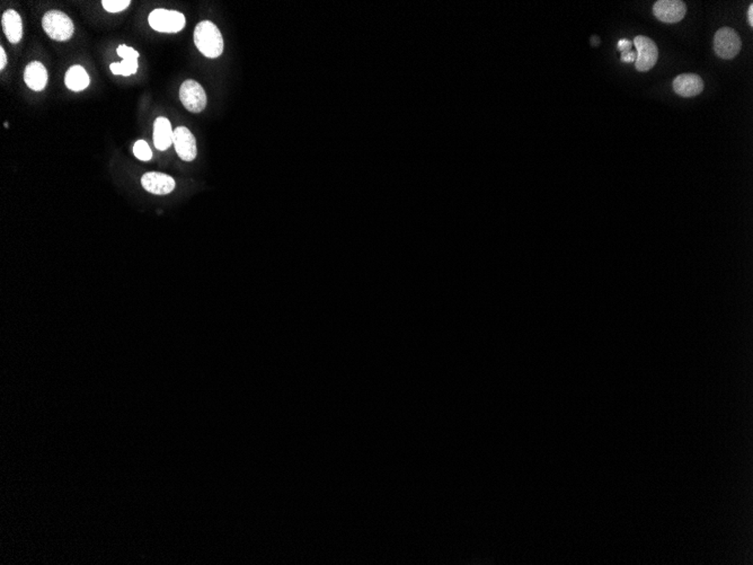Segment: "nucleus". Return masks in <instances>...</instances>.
Returning <instances> with one entry per match:
<instances>
[{
	"mask_svg": "<svg viewBox=\"0 0 753 565\" xmlns=\"http://www.w3.org/2000/svg\"><path fill=\"white\" fill-rule=\"evenodd\" d=\"M704 80L696 73H682L673 80L676 94L681 97H693L703 92Z\"/></svg>",
	"mask_w": 753,
	"mask_h": 565,
	"instance_id": "9d476101",
	"label": "nucleus"
},
{
	"mask_svg": "<svg viewBox=\"0 0 753 565\" xmlns=\"http://www.w3.org/2000/svg\"><path fill=\"white\" fill-rule=\"evenodd\" d=\"M632 47H633V43H632V42L630 41H628V40H626V38H623V40H621V41L618 42L617 45L618 50L621 52L630 51V50H632Z\"/></svg>",
	"mask_w": 753,
	"mask_h": 565,
	"instance_id": "a211bd4d",
	"label": "nucleus"
},
{
	"mask_svg": "<svg viewBox=\"0 0 753 565\" xmlns=\"http://www.w3.org/2000/svg\"><path fill=\"white\" fill-rule=\"evenodd\" d=\"M91 80L88 73L82 66H73L70 67L64 77V84L70 91L80 92L88 87Z\"/></svg>",
	"mask_w": 753,
	"mask_h": 565,
	"instance_id": "2eb2a0df",
	"label": "nucleus"
},
{
	"mask_svg": "<svg viewBox=\"0 0 753 565\" xmlns=\"http://www.w3.org/2000/svg\"><path fill=\"white\" fill-rule=\"evenodd\" d=\"M621 60H623V62H634L636 60V52L632 51V50L621 52Z\"/></svg>",
	"mask_w": 753,
	"mask_h": 565,
	"instance_id": "6ab92c4d",
	"label": "nucleus"
},
{
	"mask_svg": "<svg viewBox=\"0 0 753 565\" xmlns=\"http://www.w3.org/2000/svg\"><path fill=\"white\" fill-rule=\"evenodd\" d=\"M7 64V56L3 48H0V69L3 70Z\"/></svg>",
	"mask_w": 753,
	"mask_h": 565,
	"instance_id": "aec40b11",
	"label": "nucleus"
},
{
	"mask_svg": "<svg viewBox=\"0 0 753 565\" xmlns=\"http://www.w3.org/2000/svg\"><path fill=\"white\" fill-rule=\"evenodd\" d=\"M1 25H3V33L10 43L16 45L22 40L23 22L16 10H6L1 17Z\"/></svg>",
	"mask_w": 753,
	"mask_h": 565,
	"instance_id": "ddd939ff",
	"label": "nucleus"
},
{
	"mask_svg": "<svg viewBox=\"0 0 753 565\" xmlns=\"http://www.w3.org/2000/svg\"><path fill=\"white\" fill-rule=\"evenodd\" d=\"M180 102L183 103L184 108L192 113H200L206 106V91L202 86L193 80H185L180 89Z\"/></svg>",
	"mask_w": 753,
	"mask_h": 565,
	"instance_id": "39448f33",
	"label": "nucleus"
},
{
	"mask_svg": "<svg viewBox=\"0 0 753 565\" xmlns=\"http://www.w3.org/2000/svg\"><path fill=\"white\" fill-rule=\"evenodd\" d=\"M24 80L29 88L41 92L48 84V71L40 61H32L26 66Z\"/></svg>",
	"mask_w": 753,
	"mask_h": 565,
	"instance_id": "f8f14e48",
	"label": "nucleus"
},
{
	"mask_svg": "<svg viewBox=\"0 0 753 565\" xmlns=\"http://www.w3.org/2000/svg\"><path fill=\"white\" fill-rule=\"evenodd\" d=\"M194 43L204 57L215 59L224 52V38L213 22L203 21L194 29Z\"/></svg>",
	"mask_w": 753,
	"mask_h": 565,
	"instance_id": "f257e3e1",
	"label": "nucleus"
},
{
	"mask_svg": "<svg viewBox=\"0 0 753 565\" xmlns=\"http://www.w3.org/2000/svg\"><path fill=\"white\" fill-rule=\"evenodd\" d=\"M742 41L740 35L731 27H721L714 36V50L721 59L730 60L740 53Z\"/></svg>",
	"mask_w": 753,
	"mask_h": 565,
	"instance_id": "20e7f679",
	"label": "nucleus"
},
{
	"mask_svg": "<svg viewBox=\"0 0 753 565\" xmlns=\"http://www.w3.org/2000/svg\"><path fill=\"white\" fill-rule=\"evenodd\" d=\"M653 13L658 21L673 24L684 19L687 6L680 0H658L653 6Z\"/></svg>",
	"mask_w": 753,
	"mask_h": 565,
	"instance_id": "0eeeda50",
	"label": "nucleus"
},
{
	"mask_svg": "<svg viewBox=\"0 0 753 565\" xmlns=\"http://www.w3.org/2000/svg\"><path fill=\"white\" fill-rule=\"evenodd\" d=\"M3 125H5V127L6 128H8V125H10V124L7 123V122H5V124H3Z\"/></svg>",
	"mask_w": 753,
	"mask_h": 565,
	"instance_id": "4be33fe9",
	"label": "nucleus"
},
{
	"mask_svg": "<svg viewBox=\"0 0 753 565\" xmlns=\"http://www.w3.org/2000/svg\"><path fill=\"white\" fill-rule=\"evenodd\" d=\"M117 54L120 56L123 60L121 62H115L110 66L112 73L115 75H122V76L128 77L131 76L132 73H136L138 70V58H139V52H136L133 48H129L127 45H120L117 50Z\"/></svg>",
	"mask_w": 753,
	"mask_h": 565,
	"instance_id": "9b49d317",
	"label": "nucleus"
},
{
	"mask_svg": "<svg viewBox=\"0 0 753 565\" xmlns=\"http://www.w3.org/2000/svg\"><path fill=\"white\" fill-rule=\"evenodd\" d=\"M173 143L178 157L184 162H192L197 157V140L187 127L175 129Z\"/></svg>",
	"mask_w": 753,
	"mask_h": 565,
	"instance_id": "6e6552de",
	"label": "nucleus"
},
{
	"mask_svg": "<svg viewBox=\"0 0 753 565\" xmlns=\"http://www.w3.org/2000/svg\"><path fill=\"white\" fill-rule=\"evenodd\" d=\"M133 154L136 155V158L143 162H148L152 158V152L149 147L148 143L145 140H138L134 146H133Z\"/></svg>",
	"mask_w": 753,
	"mask_h": 565,
	"instance_id": "dca6fc26",
	"label": "nucleus"
},
{
	"mask_svg": "<svg viewBox=\"0 0 753 565\" xmlns=\"http://www.w3.org/2000/svg\"><path fill=\"white\" fill-rule=\"evenodd\" d=\"M130 0H103L101 5L108 13H119L130 6Z\"/></svg>",
	"mask_w": 753,
	"mask_h": 565,
	"instance_id": "f3484780",
	"label": "nucleus"
},
{
	"mask_svg": "<svg viewBox=\"0 0 753 565\" xmlns=\"http://www.w3.org/2000/svg\"><path fill=\"white\" fill-rule=\"evenodd\" d=\"M748 19H749V24H750L751 26H753V5H752V3H751L750 6H749V10H748Z\"/></svg>",
	"mask_w": 753,
	"mask_h": 565,
	"instance_id": "412c9836",
	"label": "nucleus"
},
{
	"mask_svg": "<svg viewBox=\"0 0 753 565\" xmlns=\"http://www.w3.org/2000/svg\"><path fill=\"white\" fill-rule=\"evenodd\" d=\"M174 130L171 129L169 120L166 118L156 119L154 124V143L158 150H166L173 143Z\"/></svg>",
	"mask_w": 753,
	"mask_h": 565,
	"instance_id": "4468645a",
	"label": "nucleus"
},
{
	"mask_svg": "<svg viewBox=\"0 0 753 565\" xmlns=\"http://www.w3.org/2000/svg\"><path fill=\"white\" fill-rule=\"evenodd\" d=\"M149 24L157 32L178 33L185 26V16L175 10H155L149 15Z\"/></svg>",
	"mask_w": 753,
	"mask_h": 565,
	"instance_id": "7ed1b4c3",
	"label": "nucleus"
},
{
	"mask_svg": "<svg viewBox=\"0 0 753 565\" xmlns=\"http://www.w3.org/2000/svg\"><path fill=\"white\" fill-rule=\"evenodd\" d=\"M634 45L636 48V60L635 67L638 71H649L658 62V50L654 41L644 35H638L634 38Z\"/></svg>",
	"mask_w": 753,
	"mask_h": 565,
	"instance_id": "423d86ee",
	"label": "nucleus"
},
{
	"mask_svg": "<svg viewBox=\"0 0 753 565\" xmlns=\"http://www.w3.org/2000/svg\"><path fill=\"white\" fill-rule=\"evenodd\" d=\"M141 184L145 190L157 195H166L171 193L175 189L174 178H171L169 175L157 173V171H150L143 175L141 178Z\"/></svg>",
	"mask_w": 753,
	"mask_h": 565,
	"instance_id": "1a4fd4ad",
	"label": "nucleus"
},
{
	"mask_svg": "<svg viewBox=\"0 0 753 565\" xmlns=\"http://www.w3.org/2000/svg\"><path fill=\"white\" fill-rule=\"evenodd\" d=\"M45 33L54 41L64 42L73 35V23L67 14L59 10H51L42 19Z\"/></svg>",
	"mask_w": 753,
	"mask_h": 565,
	"instance_id": "f03ea898",
	"label": "nucleus"
}]
</instances>
